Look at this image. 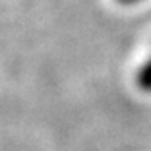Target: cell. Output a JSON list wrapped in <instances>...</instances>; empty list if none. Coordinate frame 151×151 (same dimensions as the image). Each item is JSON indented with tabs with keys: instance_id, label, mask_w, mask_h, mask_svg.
Returning a JSON list of instances; mask_svg holds the SVG:
<instances>
[{
	"instance_id": "obj_1",
	"label": "cell",
	"mask_w": 151,
	"mask_h": 151,
	"mask_svg": "<svg viewBox=\"0 0 151 151\" xmlns=\"http://www.w3.org/2000/svg\"><path fill=\"white\" fill-rule=\"evenodd\" d=\"M136 86L139 91L151 94V52L139 65V69L136 70Z\"/></svg>"
},
{
	"instance_id": "obj_2",
	"label": "cell",
	"mask_w": 151,
	"mask_h": 151,
	"mask_svg": "<svg viewBox=\"0 0 151 151\" xmlns=\"http://www.w3.org/2000/svg\"><path fill=\"white\" fill-rule=\"evenodd\" d=\"M119 4H123V5H136V4H139V2H145V0H118Z\"/></svg>"
}]
</instances>
